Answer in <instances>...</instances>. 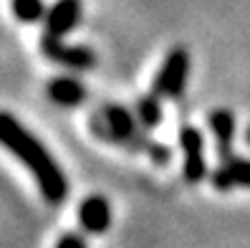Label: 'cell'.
<instances>
[{"label":"cell","mask_w":250,"mask_h":248,"mask_svg":"<svg viewBox=\"0 0 250 248\" xmlns=\"http://www.w3.org/2000/svg\"><path fill=\"white\" fill-rule=\"evenodd\" d=\"M245 139H248V144H250V124H248V129H245Z\"/></svg>","instance_id":"cell-14"},{"label":"cell","mask_w":250,"mask_h":248,"mask_svg":"<svg viewBox=\"0 0 250 248\" xmlns=\"http://www.w3.org/2000/svg\"><path fill=\"white\" fill-rule=\"evenodd\" d=\"M41 51L43 56H48L51 61L56 64H63L68 68H79V71H86L96 64V53L86 46H66L61 43V38H53V36H43L41 38Z\"/></svg>","instance_id":"cell-4"},{"label":"cell","mask_w":250,"mask_h":248,"mask_svg":"<svg viewBox=\"0 0 250 248\" xmlns=\"http://www.w3.org/2000/svg\"><path fill=\"white\" fill-rule=\"evenodd\" d=\"M81 21V0H58L46 16V33L53 38H63Z\"/></svg>","instance_id":"cell-6"},{"label":"cell","mask_w":250,"mask_h":248,"mask_svg":"<svg viewBox=\"0 0 250 248\" xmlns=\"http://www.w3.org/2000/svg\"><path fill=\"white\" fill-rule=\"evenodd\" d=\"M89 127H91V132L104 142L122 144V147H129L131 152H144L159 165L169 162V150L165 144H159V142L146 137L139 129L137 114H131L122 104H106L101 109V114H96L89 122Z\"/></svg>","instance_id":"cell-2"},{"label":"cell","mask_w":250,"mask_h":248,"mask_svg":"<svg viewBox=\"0 0 250 248\" xmlns=\"http://www.w3.org/2000/svg\"><path fill=\"white\" fill-rule=\"evenodd\" d=\"M187 76H189V53L185 46H174L165 56V61L157 71L152 81V91L159 99H177L185 91Z\"/></svg>","instance_id":"cell-3"},{"label":"cell","mask_w":250,"mask_h":248,"mask_svg":"<svg viewBox=\"0 0 250 248\" xmlns=\"http://www.w3.org/2000/svg\"><path fill=\"white\" fill-rule=\"evenodd\" d=\"M134 114L144 129H154L159 122H162V104H159V96L154 91L144 94L137 99V107H134Z\"/></svg>","instance_id":"cell-11"},{"label":"cell","mask_w":250,"mask_h":248,"mask_svg":"<svg viewBox=\"0 0 250 248\" xmlns=\"http://www.w3.org/2000/svg\"><path fill=\"white\" fill-rule=\"evenodd\" d=\"M180 147L185 155V180L200 182L208 172V165H205V139L197 127L185 124L180 129Z\"/></svg>","instance_id":"cell-5"},{"label":"cell","mask_w":250,"mask_h":248,"mask_svg":"<svg viewBox=\"0 0 250 248\" xmlns=\"http://www.w3.org/2000/svg\"><path fill=\"white\" fill-rule=\"evenodd\" d=\"M58 248H86V246L79 236H66L61 243H58Z\"/></svg>","instance_id":"cell-13"},{"label":"cell","mask_w":250,"mask_h":248,"mask_svg":"<svg viewBox=\"0 0 250 248\" xmlns=\"http://www.w3.org/2000/svg\"><path fill=\"white\" fill-rule=\"evenodd\" d=\"M81 225L86 230H91V233H104L111 223V210H109V203L104 198H89V200H83V205H81Z\"/></svg>","instance_id":"cell-9"},{"label":"cell","mask_w":250,"mask_h":248,"mask_svg":"<svg viewBox=\"0 0 250 248\" xmlns=\"http://www.w3.org/2000/svg\"><path fill=\"white\" fill-rule=\"evenodd\" d=\"M208 124L215 135V142H217V155L228 159L232 157V142H235V114L230 109H215L208 114Z\"/></svg>","instance_id":"cell-8"},{"label":"cell","mask_w":250,"mask_h":248,"mask_svg":"<svg viewBox=\"0 0 250 248\" xmlns=\"http://www.w3.org/2000/svg\"><path fill=\"white\" fill-rule=\"evenodd\" d=\"M212 185L217 190H232V187L250 185V159L240 157L223 159V165L212 172Z\"/></svg>","instance_id":"cell-7"},{"label":"cell","mask_w":250,"mask_h":248,"mask_svg":"<svg viewBox=\"0 0 250 248\" xmlns=\"http://www.w3.org/2000/svg\"><path fill=\"white\" fill-rule=\"evenodd\" d=\"M48 96L61 107H76L86 99V89L73 79H53L48 81Z\"/></svg>","instance_id":"cell-10"},{"label":"cell","mask_w":250,"mask_h":248,"mask_svg":"<svg viewBox=\"0 0 250 248\" xmlns=\"http://www.w3.org/2000/svg\"><path fill=\"white\" fill-rule=\"evenodd\" d=\"M13 13L23 23H36L46 16V5L43 0H13Z\"/></svg>","instance_id":"cell-12"},{"label":"cell","mask_w":250,"mask_h":248,"mask_svg":"<svg viewBox=\"0 0 250 248\" xmlns=\"http://www.w3.org/2000/svg\"><path fill=\"white\" fill-rule=\"evenodd\" d=\"M0 144L13 152L21 162L33 172L43 198L48 203H61L66 198V178L43 142L8 112H0Z\"/></svg>","instance_id":"cell-1"}]
</instances>
